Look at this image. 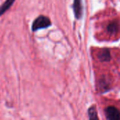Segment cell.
<instances>
[{
  "label": "cell",
  "instance_id": "3",
  "mask_svg": "<svg viewBox=\"0 0 120 120\" xmlns=\"http://www.w3.org/2000/svg\"><path fill=\"white\" fill-rule=\"evenodd\" d=\"M50 24H51V22H50V20H49V18H47L46 17H44V16H40L39 18L36 19L35 21L34 22L32 29L34 30H36L37 29L46 27L49 26Z\"/></svg>",
  "mask_w": 120,
  "mask_h": 120
},
{
  "label": "cell",
  "instance_id": "1",
  "mask_svg": "<svg viewBox=\"0 0 120 120\" xmlns=\"http://www.w3.org/2000/svg\"><path fill=\"white\" fill-rule=\"evenodd\" d=\"M103 25L105 32L108 37H115L120 34V22L118 20H110Z\"/></svg>",
  "mask_w": 120,
  "mask_h": 120
},
{
  "label": "cell",
  "instance_id": "2",
  "mask_svg": "<svg viewBox=\"0 0 120 120\" xmlns=\"http://www.w3.org/2000/svg\"><path fill=\"white\" fill-rule=\"evenodd\" d=\"M105 115L108 120H120V109L114 105H110L105 109Z\"/></svg>",
  "mask_w": 120,
  "mask_h": 120
}]
</instances>
